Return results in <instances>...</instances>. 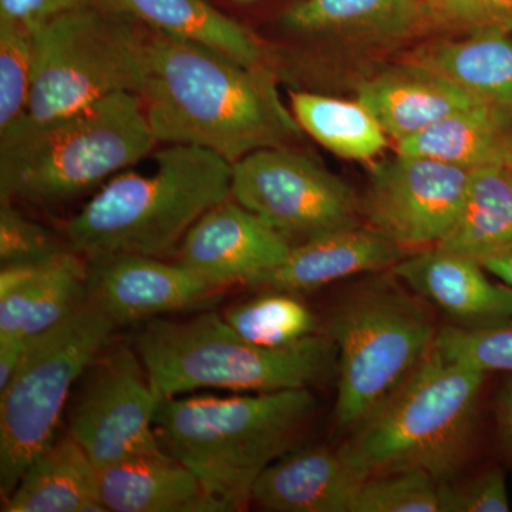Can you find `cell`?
I'll list each match as a JSON object with an SVG mask.
<instances>
[{
	"label": "cell",
	"instance_id": "cell-15",
	"mask_svg": "<svg viewBox=\"0 0 512 512\" xmlns=\"http://www.w3.org/2000/svg\"><path fill=\"white\" fill-rule=\"evenodd\" d=\"M393 275L458 328H485L512 318L511 286L491 281L481 262L468 256L426 248L400 259Z\"/></svg>",
	"mask_w": 512,
	"mask_h": 512
},
{
	"label": "cell",
	"instance_id": "cell-7",
	"mask_svg": "<svg viewBox=\"0 0 512 512\" xmlns=\"http://www.w3.org/2000/svg\"><path fill=\"white\" fill-rule=\"evenodd\" d=\"M423 299L382 278L360 286L330 320L338 350L335 420L353 429L430 355L437 328Z\"/></svg>",
	"mask_w": 512,
	"mask_h": 512
},
{
	"label": "cell",
	"instance_id": "cell-37",
	"mask_svg": "<svg viewBox=\"0 0 512 512\" xmlns=\"http://www.w3.org/2000/svg\"><path fill=\"white\" fill-rule=\"evenodd\" d=\"M498 427L508 453L512 456V380L505 384L498 400Z\"/></svg>",
	"mask_w": 512,
	"mask_h": 512
},
{
	"label": "cell",
	"instance_id": "cell-27",
	"mask_svg": "<svg viewBox=\"0 0 512 512\" xmlns=\"http://www.w3.org/2000/svg\"><path fill=\"white\" fill-rule=\"evenodd\" d=\"M299 126L333 154L370 161L389 146V136L365 104L311 92L291 93Z\"/></svg>",
	"mask_w": 512,
	"mask_h": 512
},
{
	"label": "cell",
	"instance_id": "cell-38",
	"mask_svg": "<svg viewBox=\"0 0 512 512\" xmlns=\"http://www.w3.org/2000/svg\"><path fill=\"white\" fill-rule=\"evenodd\" d=\"M481 265L487 269L488 274L495 276L512 288V254L485 259Z\"/></svg>",
	"mask_w": 512,
	"mask_h": 512
},
{
	"label": "cell",
	"instance_id": "cell-12",
	"mask_svg": "<svg viewBox=\"0 0 512 512\" xmlns=\"http://www.w3.org/2000/svg\"><path fill=\"white\" fill-rule=\"evenodd\" d=\"M473 170L397 154L372 165L362 201L370 228L403 249L439 245L456 224Z\"/></svg>",
	"mask_w": 512,
	"mask_h": 512
},
{
	"label": "cell",
	"instance_id": "cell-36",
	"mask_svg": "<svg viewBox=\"0 0 512 512\" xmlns=\"http://www.w3.org/2000/svg\"><path fill=\"white\" fill-rule=\"evenodd\" d=\"M28 339L0 335V392L8 386L25 355Z\"/></svg>",
	"mask_w": 512,
	"mask_h": 512
},
{
	"label": "cell",
	"instance_id": "cell-16",
	"mask_svg": "<svg viewBox=\"0 0 512 512\" xmlns=\"http://www.w3.org/2000/svg\"><path fill=\"white\" fill-rule=\"evenodd\" d=\"M87 301V259L67 248L0 271V335L35 338Z\"/></svg>",
	"mask_w": 512,
	"mask_h": 512
},
{
	"label": "cell",
	"instance_id": "cell-1",
	"mask_svg": "<svg viewBox=\"0 0 512 512\" xmlns=\"http://www.w3.org/2000/svg\"><path fill=\"white\" fill-rule=\"evenodd\" d=\"M138 96L158 143L212 151L235 164L302 138L271 67H252L210 46L144 26Z\"/></svg>",
	"mask_w": 512,
	"mask_h": 512
},
{
	"label": "cell",
	"instance_id": "cell-33",
	"mask_svg": "<svg viewBox=\"0 0 512 512\" xmlns=\"http://www.w3.org/2000/svg\"><path fill=\"white\" fill-rule=\"evenodd\" d=\"M427 25L454 32L512 30V0H426Z\"/></svg>",
	"mask_w": 512,
	"mask_h": 512
},
{
	"label": "cell",
	"instance_id": "cell-20",
	"mask_svg": "<svg viewBox=\"0 0 512 512\" xmlns=\"http://www.w3.org/2000/svg\"><path fill=\"white\" fill-rule=\"evenodd\" d=\"M279 23L323 42H394L427 25L426 0H295Z\"/></svg>",
	"mask_w": 512,
	"mask_h": 512
},
{
	"label": "cell",
	"instance_id": "cell-25",
	"mask_svg": "<svg viewBox=\"0 0 512 512\" xmlns=\"http://www.w3.org/2000/svg\"><path fill=\"white\" fill-rule=\"evenodd\" d=\"M402 156L426 157L477 170L512 160V114L478 103L396 143Z\"/></svg>",
	"mask_w": 512,
	"mask_h": 512
},
{
	"label": "cell",
	"instance_id": "cell-31",
	"mask_svg": "<svg viewBox=\"0 0 512 512\" xmlns=\"http://www.w3.org/2000/svg\"><path fill=\"white\" fill-rule=\"evenodd\" d=\"M434 349L487 375H512V318L477 329L444 326L437 333Z\"/></svg>",
	"mask_w": 512,
	"mask_h": 512
},
{
	"label": "cell",
	"instance_id": "cell-35",
	"mask_svg": "<svg viewBox=\"0 0 512 512\" xmlns=\"http://www.w3.org/2000/svg\"><path fill=\"white\" fill-rule=\"evenodd\" d=\"M92 3L93 0H0V20L35 26Z\"/></svg>",
	"mask_w": 512,
	"mask_h": 512
},
{
	"label": "cell",
	"instance_id": "cell-23",
	"mask_svg": "<svg viewBox=\"0 0 512 512\" xmlns=\"http://www.w3.org/2000/svg\"><path fill=\"white\" fill-rule=\"evenodd\" d=\"M487 106L512 114V30L485 29L416 50L410 60Z\"/></svg>",
	"mask_w": 512,
	"mask_h": 512
},
{
	"label": "cell",
	"instance_id": "cell-2",
	"mask_svg": "<svg viewBox=\"0 0 512 512\" xmlns=\"http://www.w3.org/2000/svg\"><path fill=\"white\" fill-rule=\"evenodd\" d=\"M308 387L229 397H167L154 427L200 481L212 512L244 511L262 471L298 447L315 416Z\"/></svg>",
	"mask_w": 512,
	"mask_h": 512
},
{
	"label": "cell",
	"instance_id": "cell-19",
	"mask_svg": "<svg viewBox=\"0 0 512 512\" xmlns=\"http://www.w3.org/2000/svg\"><path fill=\"white\" fill-rule=\"evenodd\" d=\"M360 481L339 448H295L262 471L252 503L276 512H349Z\"/></svg>",
	"mask_w": 512,
	"mask_h": 512
},
{
	"label": "cell",
	"instance_id": "cell-5",
	"mask_svg": "<svg viewBox=\"0 0 512 512\" xmlns=\"http://www.w3.org/2000/svg\"><path fill=\"white\" fill-rule=\"evenodd\" d=\"M487 373L433 348L423 363L339 447L360 478L421 468L440 483L453 480L473 440Z\"/></svg>",
	"mask_w": 512,
	"mask_h": 512
},
{
	"label": "cell",
	"instance_id": "cell-39",
	"mask_svg": "<svg viewBox=\"0 0 512 512\" xmlns=\"http://www.w3.org/2000/svg\"><path fill=\"white\" fill-rule=\"evenodd\" d=\"M231 2L238 3V5H248V3H254L256 0H231Z\"/></svg>",
	"mask_w": 512,
	"mask_h": 512
},
{
	"label": "cell",
	"instance_id": "cell-34",
	"mask_svg": "<svg viewBox=\"0 0 512 512\" xmlns=\"http://www.w3.org/2000/svg\"><path fill=\"white\" fill-rule=\"evenodd\" d=\"M440 512H507V480L501 468H488L464 484L440 483Z\"/></svg>",
	"mask_w": 512,
	"mask_h": 512
},
{
	"label": "cell",
	"instance_id": "cell-11",
	"mask_svg": "<svg viewBox=\"0 0 512 512\" xmlns=\"http://www.w3.org/2000/svg\"><path fill=\"white\" fill-rule=\"evenodd\" d=\"M80 380L67 416L69 434L94 466L164 453L154 427L163 397L136 349L110 345Z\"/></svg>",
	"mask_w": 512,
	"mask_h": 512
},
{
	"label": "cell",
	"instance_id": "cell-9",
	"mask_svg": "<svg viewBox=\"0 0 512 512\" xmlns=\"http://www.w3.org/2000/svg\"><path fill=\"white\" fill-rule=\"evenodd\" d=\"M117 325L87 299L45 333L0 392V493L9 497L26 468L56 439L64 409L86 370L111 345Z\"/></svg>",
	"mask_w": 512,
	"mask_h": 512
},
{
	"label": "cell",
	"instance_id": "cell-26",
	"mask_svg": "<svg viewBox=\"0 0 512 512\" xmlns=\"http://www.w3.org/2000/svg\"><path fill=\"white\" fill-rule=\"evenodd\" d=\"M436 247L478 262L512 254L510 164L473 170L456 224Z\"/></svg>",
	"mask_w": 512,
	"mask_h": 512
},
{
	"label": "cell",
	"instance_id": "cell-4",
	"mask_svg": "<svg viewBox=\"0 0 512 512\" xmlns=\"http://www.w3.org/2000/svg\"><path fill=\"white\" fill-rule=\"evenodd\" d=\"M137 93L119 92L42 126L0 134V200L62 204L157 146Z\"/></svg>",
	"mask_w": 512,
	"mask_h": 512
},
{
	"label": "cell",
	"instance_id": "cell-6",
	"mask_svg": "<svg viewBox=\"0 0 512 512\" xmlns=\"http://www.w3.org/2000/svg\"><path fill=\"white\" fill-rule=\"evenodd\" d=\"M134 346L163 399L205 387L244 393L309 389L338 367V350L329 335L316 333L285 348H265L241 338L215 312L148 320Z\"/></svg>",
	"mask_w": 512,
	"mask_h": 512
},
{
	"label": "cell",
	"instance_id": "cell-14",
	"mask_svg": "<svg viewBox=\"0 0 512 512\" xmlns=\"http://www.w3.org/2000/svg\"><path fill=\"white\" fill-rule=\"evenodd\" d=\"M293 245L234 198L202 215L178 248L177 262L225 289L249 285L288 258Z\"/></svg>",
	"mask_w": 512,
	"mask_h": 512
},
{
	"label": "cell",
	"instance_id": "cell-30",
	"mask_svg": "<svg viewBox=\"0 0 512 512\" xmlns=\"http://www.w3.org/2000/svg\"><path fill=\"white\" fill-rule=\"evenodd\" d=\"M35 69L33 29L0 20V134L15 126L28 109Z\"/></svg>",
	"mask_w": 512,
	"mask_h": 512
},
{
	"label": "cell",
	"instance_id": "cell-21",
	"mask_svg": "<svg viewBox=\"0 0 512 512\" xmlns=\"http://www.w3.org/2000/svg\"><path fill=\"white\" fill-rule=\"evenodd\" d=\"M97 493L106 511L212 512L195 474L165 451L97 468Z\"/></svg>",
	"mask_w": 512,
	"mask_h": 512
},
{
	"label": "cell",
	"instance_id": "cell-17",
	"mask_svg": "<svg viewBox=\"0 0 512 512\" xmlns=\"http://www.w3.org/2000/svg\"><path fill=\"white\" fill-rule=\"evenodd\" d=\"M404 249L370 227L339 229L293 245L281 265L264 272L248 286L289 293L316 291L365 272L393 268Z\"/></svg>",
	"mask_w": 512,
	"mask_h": 512
},
{
	"label": "cell",
	"instance_id": "cell-32",
	"mask_svg": "<svg viewBox=\"0 0 512 512\" xmlns=\"http://www.w3.org/2000/svg\"><path fill=\"white\" fill-rule=\"evenodd\" d=\"M69 247H60L47 229L30 221L13 202L0 205V262L35 264Z\"/></svg>",
	"mask_w": 512,
	"mask_h": 512
},
{
	"label": "cell",
	"instance_id": "cell-13",
	"mask_svg": "<svg viewBox=\"0 0 512 512\" xmlns=\"http://www.w3.org/2000/svg\"><path fill=\"white\" fill-rule=\"evenodd\" d=\"M87 259V299L117 326L210 305L221 288L180 262L114 254Z\"/></svg>",
	"mask_w": 512,
	"mask_h": 512
},
{
	"label": "cell",
	"instance_id": "cell-24",
	"mask_svg": "<svg viewBox=\"0 0 512 512\" xmlns=\"http://www.w3.org/2000/svg\"><path fill=\"white\" fill-rule=\"evenodd\" d=\"M5 512H107L97 493V467L67 433L55 439L26 468Z\"/></svg>",
	"mask_w": 512,
	"mask_h": 512
},
{
	"label": "cell",
	"instance_id": "cell-22",
	"mask_svg": "<svg viewBox=\"0 0 512 512\" xmlns=\"http://www.w3.org/2000/svg\"><path fill=\"white\" fill-rule=\"evenodd\" d=\"M148 29L220 50L252 67H271L265 46L205 0H93Z\"/></svg>",
	"mask_w": 512,
	"mask_h": 512
},
{
	"label": "cell",
	"instance_id": "cell-28",
	"mask_svg": "<svg viewBox=\"0 0 512 512\" xmlns=\"http://www.w3.org/2000/svg\"><path fill=\"white\" fill-rule=\"evenodd\" d=\"M222 318L241 338L265 346L285 348L318 333V319L295 293L271 291L231 306Z\"/></svg>",
	"mask_w": 512,
	"mask_h": 512
},
{
	"label": "cell",
	"instance_id": "cell-40",
	"mask_svg": "<svg viewBox=\"0 0 512 512\" xmlns=\"http://www.w3.org/2000/svg\"><path fill=\"white\" fill-rule=\"evenodd\" d=\"M510 165H511V168H512V160H511V163H510Z\"/></svg>",
	"mask_w": 512,
	"mask_h": 512
},
{
	"label": "cell",
	"instance_id": "cell-18",
	"mask_svg": "<svg viewBox=\"0 0 512 512\" xmlns=\"http://www.w3.org/2000/svg\"><path fill=\"white\" fill-rule=\"evenodd\" d=\"M357 100L375 114L396 143L480 103L446 77L412 62L383 70L360 83Z\"/></svg>",
	"mask_w": 512,
	"mask_h": 512
},
{
	"label": "cell",
	"instance_id": "cell-8",
	"mask_svg": "<svg viewBox=\"0 0 512 512\" xmlns=\"http://www.w3.org/2000/svg\"><path fill=\"white\" fill-rule=\"evenodd\" d=\"M30 28L35 82L22 119L3 133L62 119L110 94H138L144 55L140 23L92 3Z\"/></svg>",
	"mask_w": 512,
	"mask_h": 512
},
{
	"label": "cell",
	"instance_id": "cell-10",
	"mask_svg": "<svg viewBox=\"0 0 512 512\" xmlns=\"http://www.w3.org/2000/svg\"><path fill=\"white\" fill-rule=\"evenodd\" d=\"M231 197L292 245L359 227L363 214L345 181L292 146L262 148L232 164Z\"/></svg>",
	"mask_w": 512,
	"mask_h": 512
},
{
	"label": "cell",
	"instance_id": "cell-29",
	"mask_svg": "<svg viewBox=\"0 0 512 512\" xmlns=\"http://www.w3.org/2000/svg\"><path fill=\"white\" fill-rule=\"evenodd\" d=\"M440 481L421 468H397L360 481L349 512H440Z\"/></svg>",
	"mask_w": 512,
	"mask_h": 512
},
{
	"label": "cell",
	"instance_id": "cell-3",
	"mask_svg": "<svg viewBox=\"0 0 512 512\" xmlns=\"http://www.w3.org/2000/svg\"><path fill=\"white\" fill-rule=\"evenodd\" d=\"M150 175L123 174L67 222V247L84 258L177 254L202 215L231 197L232 165L205 148L167 144Z\"/></svg>",
	"mask_w": 512,
	"mask_h": 512
}]
</instances>
